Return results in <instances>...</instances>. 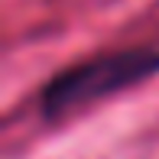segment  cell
I'll return each instance as SVG.
<instances>
[{
	"label": "cell",
	"instance_id": "obj_1",
	"mask_svg": "<svg viewBox=\"0 0 159 159\" xmlns=\"http://www.w3.org/2000/svg\"><path fill=\"white\" fill-rule=\"evenodd\" d=\"M159 75V39L143 46L94 52L81 62L65 65L59 75H52L39 91V114L52 124L68 114L107 101L127 88L149 81Z\"/></svg>",
	"mask_w": 159,
	"mask_h": 159
}]
</instances>
